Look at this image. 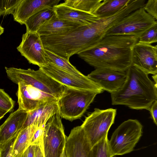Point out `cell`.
I'll list each match as a JSON object with an SVG mask.
<instances>
[{
    "label": "cell",
    "mask_w": 157,
    "mask_h": 157,
    "mask_svg": "<svg viewBox=\"0 0 157 157\" xmlns=\"http://www.w3.org/2000/svg\"><path fill=\"white\" fill-rule=\"evenodd\" d=\"M139 37L133 35H105L77 55L95 69L126 71L132 65V50Z\"/></svg>",
    "instance_id": "1"
},
{
    "label": "cell",
    "mask_w": 157,
    "mask_h": 157,
    "mask_svg": "<svg viewBox=\"0 0 157 157\" xmlns=\"http://www.w3.org/2000/svg\"><path fill=\"white\" fill-rule=\"evenodd\" d=\"M126 72L127 78L124 84L118 90L110 94L112 105L149 111L157 100V85L149 78L148 74L133 65Z\"/></svg>",
    "instance_id": "2"
},
{
    "label": "cell",
    "mask_w": 157,
    "mask_h": 157,
    "mask_svg": "<svg viewBox=\"0 0 157 157\" xmlns=\"http://www.w3.org/2000/svg\"><path fill=\"white\" fill-rule=\"evenodd\" d=\"M98 94L90 90L65 86L57 103L61 117L70 121L80 118Z\"/></svg>",
    "instance_id": "3"
},
{
    "label": "cell",
    "mask_w": 157,
    "mask_h": 157,
    "mask_svg": "<svg viewBox=\"0 0 157 157\" xmlns=\"http://www.w3.org/2000/svg\"><path fill=\"white\" fill-rule=\"evenodd\" d=\"M8 78L14 83L23 82L52 95L58 99L62 95L65 86L44 72L40 68L35 71L5 67Z\"/></svg>",
    "instance_id": "4"
},
{
    "label": "cell",
    "mask_w": 157,
    "mask_h": 157,
    "mask_svg": "<svg viewBox=\"0 0 157 157\" xmlns=\"http://www.w3.org/2000/svg\"><path fill=\"white\" fill-rule=\"evenodd\" d=\"M142 125L136 119H129L121 123L108 141L113 156L132 151L142 136Z\"/></svg>",
    "instance_id": "5"
},
{
    "label": "cell",
    "mask_w": 157,
    "mask_h": 157,
    "mask_svg": "<svg viewBox=\"0 0 157 157\" xmlns=\"http://www.w3.org/2000/svg\"><path fill=\"white\" fill-rule=\"evenodd\" d=\"M116 113V109L95 108L86 117L81 126L91 147L108 136L109 130L114 123Z\"/></svg>",
    "instance_id": "6"
},
{
    "label": "cell",
    "mask_w": 157,
    "mask_h": 157,
    "mask_svg": "<svg viewBox=\"0 0 157 157\" xmlns=\"http://www.w3.org/2000/svg\"><path fill=\"white\" fill-rule=\"evenodd\" d=\"M156 24L157 21L148 14L142 7L122 19L109 29L105 35H133L139 37Z\"/></svg>",
    "instance_id": "7"
},
{
    "label": "cell",
    "mask_w": 157,
    "mask_h": 157,
    "mask_svg": "<svg viewBox=\"0 0 157 157\" xmlns=\"http://www.w3.org/2000/svg\"><path fill=\"white\" fill-rule=\"evenodd\" d=\"M61 118L58 110L44 125L43 138L44 157H60L65 147L67 137Z\"/></svg>",
    "instance_id": "8"
},
{
    "label": "cell",
    "mask_w": 157,
    "mask_h": 157,
    "mask_svg": "<svg viewBox=\"0 0 157 157\" xmlns=\"http://www.w3.org/2000/svg\"><path fill=\"white\" fill-rule=\"evenodd\" d=\"M44 72L63 85L74 88L88 90L100 94L104 90L87 76L74 75L58 67L49 62L47 65L39 67Z\"/></svg>",
    "instance_id": "9"
},
{
    "label": "cell",
    "mask_w": 157,
    "mask_h": 157,
    "mask_svg": "<svg viewBox=\"0 0 157 157\" xmlns=\"http://www.w3.org/2000/svg\"><path fill=\"white\" fill-rule=\"evenodd\" d=\"M17 48L30 63L40 67L48 63L40 36L37 32H26L24 34Z\"/></svg>",
    "instance_id": "10"
},
{
    "label": "cell",
    "mask_w": 157,
    "mask_h": 157,
    "mask_svg": "<svg viewBox=\"0 0 157 157\" xmlns=\"http://www.w3.org/2000/svg\"><path fill=\"white\" fill-rule=\"evenodd\" d=\"M17 93L18 109L27 112L31 111L47 103L57 102L58 99L32 86L23 82L18 83Z\"/></svg>",
    "instance_id": "11"
},
{
    "label": "cell",
    "mask_w": 157,
    "mask_h": 157,
    "mask_svg": "<svg viewBox=\"0 0 157 157\" xmlns=\"http://www.w3.org/2000/svg\"><path fill=\"white\" fill-rule=\"evenodd\" d=\"M132 65L147 74L157 73V46L137 43L132 54Z\"/></svg>",
    "instance_id": "12"
},
{
    "label": "cell",
    "mask_w": 157,
    "mask_h": 157,
    "mask_svg": "<svg viewBox=\"0 0 157 157\" xmlns=\"http://www.w3.org/2000/svg\"><path fill=\"white\" fill-rule=\"evenodd\" d=\"M87 76L104 91L111 94L121 87L126 80L127 73L126 71L97 68Z\"/></svg>",
    "instance_id": "13"
},
{
    "label": "cell",
    "mask_w": 157,
    "mask_h": 157,
    "mask_svg": "<svg viewBox=\"0 0 157 157\" xmlns=\"http://www.w3.org/2000/svg\"><path fill=\"white\" fill-rule=\"evenodd\" d=\"M91 147L81 126L74 127L67 137L65 147L66 157H92Z\"/></svg>",
    "instance_id": "14"
},
{
    "label": "cell",
    "mask_w": 157,
    "mask_h": 157,
    "mask_svg": "<svg viewBox=\"0 0 157 157\" xmlns=\"http://www.w3.org/2000/svg\"><path fill=\"white\" fill-rule=\"evenodd\" d=\"M60 0H22L13 15L14 21L25 24L30 17L45 9L53 8Z\"/></svg>",
    "instance_id": "15"
},
{
    "label": "cell",
    "mask_w": 157,
    "mask_h": 157,
    "mask_svg": "<svg viewBox=\"0 0 157 157\" xmlns=\"http://www.w3.org/2000/svg\"><path fill=\"white\" fill-rule=\"evenodd\" d=\"M53 9L59 18L77 23L83 26L90 25L100 18L95 14L73 8L64 3L55 6Z\"/></svg>",
    "instance_id": "16"
},
{
    "label": "cell",
    "mask_w": 157,
    "mask_h": 157,
    "mask_svg": "<svg viewBox=\"0 0 157 157\" xmlns=\"http://www.w3.org/2000/svg\"><path fill=\"white\" fill-rule=\"evenodd\" d=\"M27 114V112L18 109L10 115L0 126V144L10 139L21 129Z\"/></svg>",
    "instance_id": "17"
},
{
    "label": "cell",
    "mask_w": 157,
    "mask_h": 157,
    "mask_svg": "<svg viewBox=\"0 0 157 157\" xmlns=\"http://www.w3.org/2000/svg\"><path fill=\"white\" fill-rule=\"evenodd\" d=\"M57 103H47L28 112L21 129L33 124L38 127L44 125L48 120L58 110Z\"/></svg>",
    "instance_id": "18"
},
{
    "label": "cell",
    "mask_w": 157,
    "mask_h": 157,
    "mask_svg": "<svg viewBox=\"0 0 157 157\" xmlns=\"http://www.w3.org/2000/svg\"><path fill=\"white\" fill-rule=\"evenodd\" d=\"M83 25L77 23L59 18L56 15L46 21L37 33L40 36H48L68 32Z\"/></svg>",
    "instance_id": "19"
},
{
    "label": "cell",
    "mask_w": 157,
    "mask_h": 157,
    "mask_svg": "<svg viewBox=\"0 0 157 157\" xmlns=\"http://www.w3.org/2000/svg\"><path fill=\"white\" fill-rule=\"evenodd\" d=\"M37 127L33 124L19 131L13 146V157H21L29 146L30 140Z\"/></svg>",
    "instance_id": "20"
},
{
    "label": "cell",
    "mask_w": 157,
    "mask_h": 157,
    "mask_svg": "<svg viewBox=\"0 0 157 157\" xmlns=\"http://www.w3.org/2000/svg\"><path fill=\"white\" fill-rule=\"evenodd\" d=\"M56 15L53 8L43 9L29 17L26 21V32H37L46 21Z\"/></svg>",
    "instance_id": "21"
},
{
    "label": "cell",
    "mask_w": 157,
    "mask_h": 157,
    "mask_svg": "<svg viewBox=\"0 0 157 157\" xmlns=\"http://www.w3.org/2000/svg\"><path fill=\"white\" fill-rule=\"evenodd\" d=\"M131 0H104L95 14L99 18L115 14L127 6Z\"/></svg>",
    "instance_id": "22"
},
{
    "label": "cell",
    "mask_w": 157,
    "mask_h": 157,
    "mask_svg": "<svg viewBox=\"0 0 157 157\" xmlns=\"http://www.w3.org/2000/svg\"><path fill=\"white\" fill-rule=\"evenodd\" d=\"M103 1L66 0L63 3L65 5L73 8L95 14L96 11L101 4Z\"/></svg>",
    "instance_id": "23"
},
{
    "label": "cell",
    "mask_w": 157,
    "mask_h": 157,
    "mask_svg": "<svg viewBox=\"0 0 157 157\" xmlns=\"http://www.w3.org/2000/svg\"><path fill=\"white\" fill-rule=\"evenodd\" d=\"M45 51L48 63L72 74L80 76L84 75L72 65L69 60L48 50L45 49Z\"/></svg>",
    "instance_id": "24"
},
{
    "label": "cell",
    "mask_w": 157,
    "mask_h": 157,
    "mask_svg": "<svg viewBox=\"0 0 157 157\" xmlns=\"http://www.w3.org/2000/svg\"><path fill=\"white\" fill-rule=\"evenodd\" d=\"M108 141L107 136L93 146L91 148L92 157H113Z\"/></svg>",
    "instance_id": "25"
},
{
    "label": "cell",
    "mask_w": 157,
    "mask_h": 157,
    "mask_svg": "<svg viewBox=\"0 0 157 157\" xmlns=\"http://www.w3.org/2000/svg\"><path fill=\"white\" fill-rule=\"evenodd\" d=\"M22 0H0V16L13 14Z\"/></svg>",
    "instance_id": "26"
},
{
    "label": "cell",
    "mask_w": 157,
    "mask_h": 157,
    "mask_svg": "<svg viewBox=\"0 0 157 157\" xmlns=\"http://www.w3.org/2000/svg\"><path fill=\"white\" fill-rule=\"evenodd\" d=\"M157 42V24H156L142 34L139 37L138 42L150 44Z\"/></svg>",
    "instance_id": "27"
},
{
    "label": "cell",
    "mask_w": 157,
    "mask_h": 157,
    "mask_svg": "<svg viewBox=\"0 0 157 157\" xmlns=\"http://www.w3.org/2000/svg\"><path fill=\"white\" fill-rule=\"evenodd\" d=\"M15 101L4 90L0 89V108L8 112L13 109Z\"/></svg>",
    "instance_id": "28"
},
{
    "label": "cell",
    "mask_w": 157,
    "mask_h": 157,
    "mask_svg": "<svg viewBox=\"0 0 157 157\" xmlns=\"http://www.w3.org/2000/svg\"><path fill=\"white\" fill-rule=\"evenodd\" d=\"M19 132L8 141L0 144V157H13L12 154L13 146Z\"/></svg>",
    "instance_id": "29"
},
{
    "label": "cell",
    "mask_w": 157,
    "mask_h": 157,
    "mask_svg": "<svg viewBox=\"0 0 157 157\" xmlns=\"http://www.w3.org/2000/svg\"><path fill=\"white\" fill-rule=\"evenodd\" d=\"M144 10L156 20L157 19V0H149L143 7Z\"/></svg>",
    "instance_id": "30"
},
{
    "label": "cell",
    "mask_w": 157,
    "mask_h": 157,
    "mask_svg": "<svg viewBox=\"0 0 157 157\" xmlns=\"http://www.w3.org/2000/svg\"><path fill=\"white\" fill-rule=\"evenodd\" d=\"M44 125L37 127L30 140L29 146L36 145L43 140Z\"/></svg>",
    "instance_id": "31"
},
{
    "label": "cell",
    "mask_w": 157,
    "mask_h": 157,
    "mask_svg": "<svg viewBox=\"0 0 157 157\" xmlns=\"http://www.w3.org/2000/svg\"><path fill=\"white\" fill-rule=\"evenodd\" d=\"M150 112L151 118L155 124L157 125V100L152 104L149 110Z\"/></svg>",
    "instance_id": "32"
},
{
    "label": "cell",
    "mask_w": 157,
    "mask_h": 157,
    "mask_svg": "<svg viewBox=\"0 0 157 157\" xmlns=\"http://www.w3.org/2000/svg\"><path fill=\"white\" fill-rule=\"evenodd\" d=\"M34 157H44L43 148V140L35 145Z\"/></svg>",
    "instance_id": "33"
},
{
    "label": "cell",
    "mask_w": 157,
    "mask_h": 157,
    "mask_svg": "<svg viewBox=\"0 0 157 157\" xmlns=\"http://www.w3.org/2000/svg\"><path fill=\"white\" fill-rule=\"evenodd\" d=\"M35 145H29L21 157H34Z\"/></svg>",
    "instance_id": "34"
},
{
    "label": "cell",
    "mask_w": 157,
    "mask_h": 157,
    "mask_svg": "<svg viewBox=\"0 0 157 157\" xmlns=\"http://www.w3.org/2000/svg\"><path fill=\"white\" fill-rule=\"evenodd\" d=\"M8 112L0 108V120Z\"/></svg>",
    "instance_id": "35"
},
{
    "label": "cell",
    "mask_w": 157,
    "mask_h": 157,
    "mask_svg": "<svg viewBox=\"0 0 157 157\" xmlns=\"http://www.w3.org/2000/svg\"><path fill=\"white\" fill-rule=\"evenodd\" d=\"M152 78L154 80V82L155 83L157 84V74H155L154 75H153L152 76Z\"/></svg>",
    "instance_id": "36"
},
{
    "label": "cell",
    "mask_w": 157,
    "mask_h": 157,
    "mask_svg": "<svg viewBox=\"0 0 157 157\" xmlns=\"http://www.w3.org/2000/svg\"><path fill=\"white\" fill-rule=\"evenodd\" d=\"M60 157H66L65 152V147L63 150L62 152Z\"/></svg>",
    "instance_id": "37"
},
{
    "label": "cell",
    "mask_w": 157,
    "mask_h": 157,
    "mask_svg": "<svg viewBox=\"0 0 157 157\" xmlns=\"http://www.w3.org/2000/svg\"><path fill=\"white\" fill-rule=\"evenodd\" d=\"M4 31V29L0 25V36L2 34Z\"/></svg>",
    "instance_id": "38"
}]
</instances>
